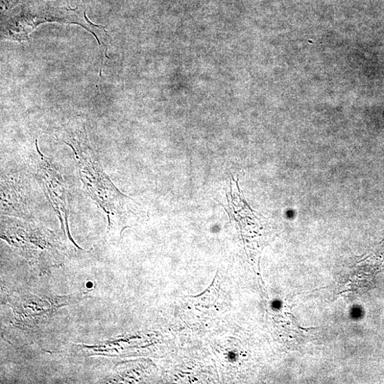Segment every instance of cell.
I'll use <instances>...</instances> for the list:
<instances>
[{
	"mask_svg": "<svg viewBox=\"0 0 384 384\" xmlns=\"http://www.w3.org/2000/svg\"><path fill=\"white\" fill-rule=\"evenodd\" d=\"M48 21L77 23L91 32L98 41L106 35L105 28L90 22L85 12L50 6H31L3 23V36L4 39L21 42L28 39L29 34L41 23Z\"/></svg>",
	"mask_w": 384,
	"mask_h": 384,
	"instance_id": "cell-1",
	"label": "cell"
}]
</instances>
